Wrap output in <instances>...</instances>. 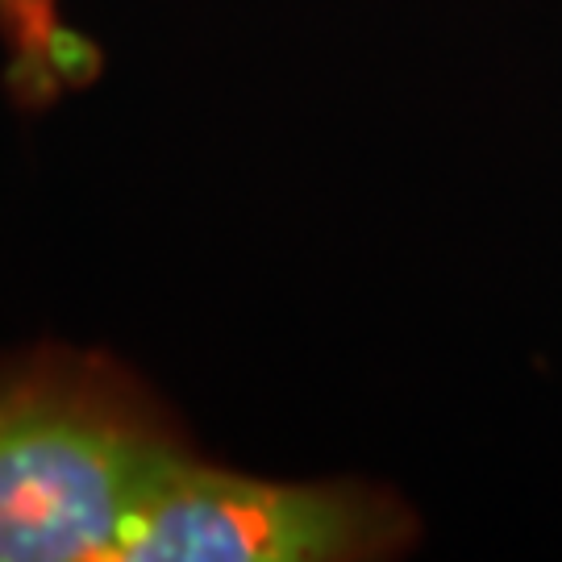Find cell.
Wrapping results in <instances>:
<instances>
[{
    "label": "cell",
    "instance_id": "obj_1",
    "mask_svg": "<svg viewBox=\"0 0 562 562\" xmlns=\"http://www.w3.org/2000/svg\"><path fill=\"white\" fill-rule=\"evenodd\" d=\"M196 450L125 367L83 350L0 362V562H117L130 525Z\"/></svg>",
    "mask_w": 562,
    "mask_h": 562
},
{
    "label": "cell",
    "instance_id": "obj_2",
    "mask_svg": "<svg viewBox=\"0 0 562 562\" xmlns=\"http://www.w3.org/2000/svg\"><path fill=\"white\" fill-rule=\"evenodd\" d=\"M422 542V521L380 483L259 480L183 459L142 508L117 562H380Z\"/></svg>",
    "mask_w": 562,
    "mask_h": 562
},
{
    "label": "cell",
    "instance_id": "obj_3",
    "mask_svg": "<svg viewBox=\"0 0 562 562\" xmlns=\"http://www.w3.org/2000/svg\"><path fill=\"white\" fill-rule=\"evenodd\" d=\"M0 38L25 101L55 97L88 67V46L67 30L59 0H0Z\"/></svg>",
    "mask_w": 562,
    "mask_h": 562
}]
</instances>
